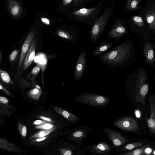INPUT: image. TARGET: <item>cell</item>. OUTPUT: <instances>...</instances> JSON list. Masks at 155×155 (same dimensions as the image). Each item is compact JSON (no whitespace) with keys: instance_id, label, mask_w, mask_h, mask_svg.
<instances>
[{"instance_id":"obj_23","label":"cell","mask_w":155,"mask_h":155,"mask_svg":"<svg viewBox=\"0 0 155 155\" xmlns=\"http://www.w3.org/2000/svg\"><path fill=\"white\" fill-rule=\"evenodd\" d=\"M131 19L134 24L137 27L140 28L144 27V20L141 15H134L131 18Z\"/></svg>"},{"instance_id":"obj_29","label":"cell","mask_w":155,"mask_h":155,"mask_svg":"<svg viewBox=\"0 0 155 155\" xmlns=\"http://www.w3.org/2000/svg\"><path fill=\"white\" fill-rule=\"evenodd\" d=\"M18 129L21 135L25 138L27 133V128L26 126L22 124L19 123L18 124Z\"/></svg>"},{"instance_id":"obj_18","label":"cell","mask_w":155,"mask_h":155,"mask_svg":"<svg viewBox=\"0 0 155 155\" xmlns=\"http://www.w3.org/2000/svg\"><path fill=\"white\" fill-rule=\"evenodd\" d=\"M143 0H126L124 9L125 13L140 9V5Z\"/></svg>"},{"instance_id":"obj_43","label":"cell","mask_w":155,"mask_h":155,"mask_svg":"<svg viewBox=\"0 0 155 155\" xmlns=\"http://www.w3.org/2000/svg\"><path fill=\"white\" fill-rule=\"evenodd\" d=\"M72 154V152L70 150L66 151L64 154V155H71Z\"/></svg>"},{"instance_id":"obj_31","label":"cell","mask_w":155,"mask_h":155,"mask_svg":"<svg viewBox=\"0 0 155 155\" xmlns=\"http://www.w3.org/2000/svg\"><path fill=\"white\" fill-rule=\"evenodd\" d=\"M18 53V51L17 50H15L12 52L9 58L11 62H13L15 61Z\"/></svg>"},{"instance_id":"obj_33","label":"cell","mask_w":155,"mask_h":155,"mask_svg":"<svg viewBox=\"0 0 155 155\" xmlns=\"http://www.w3.org/2000/svg\"><path fill=\"white\" fill-rule=\"evenodd\" d=\"M8 99L6 97L0 96V104L4 105H7L9 103Z\"/></svg>"},{"instance_id":"obj_32","label":"cell","mask_w":155,"mask_h":155,"mask_svg":"<svg viewBox=\"0 0 155 155\" xmlns=\"http://www.w3.org/2000/svg\"><path fill=\"white\" fill-rule=\"evenodd\" d=\"M0 90L4 93L5 94L9 96L12 95L11 93L6 89L0 82Z\"/></svg>"},{"instance_id":"obj_35","label":"cell","mask_w":155,"mask_h":155,"mask_svg":"<svg viewBox=\"0 0 155 155\" xmlns=\"http://www.w3.org/2000/svg\"><path fill=\"white\" fill-rule=\"evenodd\" d=\"M135 115L137 118L140 119L141 117V113L140 111L136 109L135 111Z\"/></svg>"},{"instance_id":"obj_16","label":"cell","mask_w":155,"mask_h":155,"mask_svg":"<svg viewBox=\"0 0 155 155\" xmlns=\"http://www.w3.org/2000/svg\"><path fill=\"white\" fill-rule=\"evenodd\" d=\"M114 42H107L105 41H101L94 49L93 55L94 56H99L108 51L115 44Z\"/></svg>"},{"instance_id":"obj_39","label":"cell","mask_w":155,"mask_h":155,"mask_svg":"<svg viewBox=\"0 0 155 155\" xmlns=\"http://www.w3.org/2000/svg\"><path fill=\"white\" fill-rule=\"evenodd\" d=\"M47 137L44 136L43 137H39L35 140H33L32 141L41 142L46 139Z\"/></svg>"},{"instance_id":"obj_10","label":"cell","mask_w":155,"mask_h":155,"mask_svg":"<svg viewBox=\"0 0 155 155\" xmlns=\"http://www.w3.org/2000/svg\"><path fill=\"white\" fill-rule=\"evenodd\" d=\"M86 62V54L83 50L80 54L74 69V78L76 81L79 80L84 72Z\"/></svg>"},{"instance_id":"obj_30","label":"cell","mask_w":155,"mask_h":155,"mask_svg":"<svg viewBox=\"0 0 155 155\" xmlns=\"http://www.w3.org/2000/svg\"><path fill=\"white\" fill-rule=\"evenodd\" d=\"M54 126L53 124H51L45 123L36 126L35 127V128L37 129L47 130L53 128Z\"/></svg>"},{"instance_id":"obj_41","label":"cell","mask_w":155,"mask_h":155,"mask_svg":"<svg viewBox=\"0 0 155 155\" xmlns=\"http://www.w3.org/2000/svg\"><path fill=\"white\" fill-rule=\"evenodd\" d=\"M72 0H63V5L64 6L70 4Z\"/></svg>"},{"instance_id":"obj_44","label":"cell","mask_w":155,"mask_h":155,"mask_svg":"<svg viewBox=\"0 0 155 155\" xmlns=\"http://www.w3.org/2000/svg\"><path fill=\"white\" fill-rule=\"evenodd\" d=\"M35 87L38 89H41V87L38 85H37L35 86Z\"/></svg>"},{"instance_id":"obj_12","label":"cell","mask_w":155,"mask_h":155,"mask_svg":"<svg viewBox=\"0 0 155 155\" xmlns=\"http://www.w3.org/2000/svg\"><path fill=\"white\" fill-rule=\"evenodd\" d=\"M37 43V38H34L23 62V68L24 71L30 66L35 58Z\"/></svg>"},{"instance_id":"obj_40","label":"cell","mask_w":155,"mask_h":155,"mask_svg":"<svg viewBox=\"0 0 155 155\" xmlns=\"http://www.w3.org/2000/svg\"><path fill=\"white\" fill-rule=\"evenodd\" d=\"M148 147H147L145 149V154H150L152 151L151 148Z\"/></svg>"},{"instance_id":"obj_1","label":"cell","mask_w":155,"mask_h":155,"mask_svg":"<svg viewBox=\"0 0 155 155\" xmlns=\"http://www.w3.org/2000/svg\"><path fill=\"white\" fill-rule=\"evenodd\" d=\"M137 52L133 40H128L101 54L98 59L112 68L128 67L136 59Z\"/></svg>"},{"instance_id":"obj_7","label":"cell","mask_w":155,"mask_h":155,"mask_svg":"<svg viewBox=\"0 0 155 155\" xmlns=\"http://www.w3.org/2000/svg\"><path fill=\"white\" fill-rule=\"evenodd\" d=\"M35 34V30H32L26 37L22 45L18 62V69H20L23 64L25 56L34 38Z\"/></svg>"},{"instance_id":"obj_13","label":"cell","mask_w":155,"mask_h":155,"mask_svg":"<svg viewBox=\"0 0 155 155\" xmlns=\"http://www.w3.org/2000/svg\"><path fill=\"white\" fill-rule=\"evenodd\" d=\"M144 21H146L148 25L149 28L155 31V5L153 4L149 6L143 17L142 16Z\"/></svg>"},{"instance_id":"obj_25","label":"cell","mask_w":155,"mask_h":155,"mask_svg":"<svg viewBox=\"0 0 155 155\" xmlns=\"http://www.w3.org/2000/svg\"><path fill=\"white\" fill-rule=\"evenodd\" d=\"M54 129H55L54 128H52L50 129L44 130H41L33 135L30 137V138L35 139L45 136L51 133L54 130Z\"/></svg>"},{"instance_id":"obj_34","label":"cell","mask_w":155,"mask_h":155,"mask_svg":"<svg viewBox=\"0 0 155 155\" xmlns=\"http://www.w3.org/2000/svg\"><path fill=\"white\" fill-rule=\"evenodd\" d=\"M41 20L42 22L45 25H49L50 24L51 22L49 19L47 18L42 17Z\"/></svg>"},{"instance_id":"obj_46","label":"cell","mask_w":155,"mask_h":155,"mask_svg":"<svg viewBox=\"0 0 155 155\" xmlns=\"http://www.w3.org/2000/svg\"><path fill=\"white\" fill-rule=\"evenodd\" d=\"M1 53L0 51V62H1Z\"/></svg>"},{"instance_id":"obj_9","label":"cell","mask_w":155,"mask_h":155,"mask_svg":"<svg viewBox=\"0 0 155 155\" xmlns=\"http://www.w3.org/2000/svg\"><path fill=\"white\" fill-rule=\"evenodd\" d=\"M143 53L145 61L150 65L153 72L155 67L154 49L153 45L149 42L144 43Z\"/></svg>"},{"instance_id":"obj_27","label":"cell","mask_w":155,"mask_h":155,"mask_svg":"<svg viewBox=\"0 0 155 155\" xmlns=\"http://www.w3.org/2000/svg\"><path fill=\"white\" fill-rule=\"evenodd\" d=\"M41 92V89L36 88L30 91L28 93V94L32 98L37 99L40 96Z\"/></svg>"},{"instance_id":"obj_47","label":"cell","mask_w":155,"mask_h":155,"mask_svg":"<svg viewBox=\"0 0 155 155\" xmlns=\"http://www.w3.org/2000/svg\"><path fill=\"white\" fill-rule=\"evenodd\" d=\"M107 0H102L101 2H104V1H106Z\"/></svg>"},{"instance_id":"obj_45","label":"cell","mask_w":155,"mask_h":155,"mask_svg":"<svg viewBox=\"0 0 155 155\" xmlns=\"http://www.w3.org/2000/svg\"><path fill=\"white\" fill-rule=\"evenodd\" d=\"M155 150H154L152 152H151V153L150 154V155H155Z\"/></svg>"},{"instance_id":"obj_15","label":"cell","mask_w":155,"mask_h":155,"mask_svg":"<svg viewBox=\"0 0 155 155\" xmlns=\"http://www.w3.org/2000/svg\"><path fill=\"white\" fill-rule=\"evenodd\" d=\"M8 5L10 13L13 17L17 18L21 14L22 7L16 0H8Z\"/></svg>"},{"instance_id":"obj_19","label":"cell","mask_w":155,"mask_h":155,"mask_svg":"<svg viewBox=\"0 0 155 155\" xmlns=\"http://www.w3.org/2000/svg\"><path fill=\"white\" fill-rule=\"evenodd\" d=\"M54 109L56 112L68 120L74 121L78 119L74 115L62 109L55 107H54Z\"/></svg>"},{"instance_id":"obj_36","label":"cell","mask_w":155,"mask_h":155,"mask_svg":"<svg viewBox=\"0 0 155 155\" xmlns=\"http://www.w3.org/2000/svg\"><path fill=\"white\" fill-rule=\"evenodd\" d=\"M40 117L41 119H43L44 120L47 121H49L51 122L52 123H54V121L53 120L51 119V118L45 117L44 116H40Z\"/></svg>"},{"instance_id":"obj_3","label":"cell","mask_w":155,"mask_h":155,"mask_svg":"<svg viewBox=\"0 0 155 155\" xmlns=\"http://www.w3.org/2000/svg\"><path fill=\"white\" fill-rule=\"evenodd\" d=\"M103 4V2L101 1L94 7L90 8H83L76 10L73 13V15L90 21L93 24L101 14V6Z\"/></svg>"},{"instance_id":"obj_8","label":"cell","mask_w":155,"mask_h":155,"mask_svg":"<svg viewBox=\"0 0 155 155\" xmlns=\"http://www.w3.org/2000/svg\"><path fill=\"white\" fill-rule=\"evenodd\" d=\"M103 130L115 146H120L128 141L126 137L117 131L108 128H105Z\"/></svg>"},{"instance_id":"obj_6","label":"cell","mask_w":155,"mask_h":155,"mask_svg":"<svg viewBox=\"0 0 155 155\" xmlns=\"http://www.w3.org/2000/svg\"><path fill=\"white\" fill-rule=\"evenodd\" d=\"M85 102L95 107H104L109 101V99L106 97L99 95L87 94L84 97Z\"/></svg>"},{"instance_id":"obj_26","label":"cell","mask_w":155,"mask_h":155,"mask_svg":"<svg viewBox=\"0 0 155 155\" xmlns=\"http://www.w3.org/2000/svg\"><path fill=\"white\" fill-rule=\"evenodd\" d=\"M143 143V141H141L128 143L123 147L122 149L124 150H132L140 147L142 145Z\"/></svg>"},{"instance_id":"obj_38","label":"cell","mask_w":155,"mask_h":155,"mask_svg":"<svg viewBox=\"0 0 155 155\" xmlns=\"http://www.w3.org/2000/svg\"><path fill=\"white\" fill-rule=\"evenodd\" d=\"M45 123L46 122L44 121L40 120H36L34 121L33 124L34 125H39Z\"/></svg>"},{"instance_id":"obj_17","label":"cell","mask_w":155,"mask_h":155,"mask_svg":"<svg viewBox=\"0 0 155 155\" xmlns=\"http://www.w3.org/2000/svg\"><path fill=\"white\" fill-rule=\"evenodd\" d=\"M0 149L9 152L19 153L21 152L19 147L5 138L0 137Z\"/></svg>"},{"instance_id":"obj_21","label":"cell","mask_w":155,"mask_h":155,"mask_svg":"<svg viewBox=\"0 0 155 155\" xmlns=\"http://www.w3.org/2000/svg\"><path fill=\"white\" fill-rule=\"evenodd\" d=\"M41 69V68L40 65L39 64H37L28 75V78L32 84H35V80Z\"/></svg>"},{"instance_id":"obj_20","label":"cell","mask_w":155,"mask_h":155,"mask_svg":"<svg viewBox=\"0 0 155 155\" xmlns=\"http://www.w3.org/2000/svg\"><path fill=\"white\" fill-rule=\"evenodd\" d=\"M93 149L94 151L99 154H104L106 153L110 150V147L109 145L104 142L99 143L95 146Z\"/></svg>"},{"instance_id":"obj_37","label":"cell","mask_w":155,"mask_h":155,"mask_svg":"<svg viewBox=\"0 0 155 155\" xmlns=\"http://www.w3.org/2000/svg\"><path fill=\"white\" fill-rule=\"evenodd\" d=\"M83 135V133L81 131H77L73 134V136L76 137H81Z\"/></svg>"},{"instance_id":"obj_42","label":"cell","mask_w":155,"mask_h":155,"mask_svg":"<svg viewBox=\"0 0 155 155\" xmlns=\"http://www.w3.org/2000/svg\"><path fill=\"white\" fill-rule=\"evenodd\" d=\"M86 0H74V4L75 6H77L82 2Z\"/></svg>"},{"instance_id":"obj_24","label":"cell","mask_w":155,"mask_h":155,"mask_svg":"<svg viewBox=\"0 0 155 155\" xmlns=\"http://www.w3.org/2000/svg\"><path fill=\"white\" fill-rule=\"evenodd\" d=\"M148 147V145H145L141 147L132 150L122 154L123 155H143L145 154V149Z\"/></svg>"},{"instance_id":"obj_14","label":"cell","mask_w":155,"mask_h":155,"mask_svg":"<svg viewBox=\"0 0 155 155\" xmlns=\"http://www.w3.org/2000/svg\"><path fill=\"white\" fill-rule=\"evenodd\" d=\"M149 87V83L145 84L139 90L134 92L135 101L144 104L145 99L148 93Z\"/></svg>"},{"instance_id":"obj_28","label":"cell","mask_w":155,"mask_h":155,"mask_svg":"<svg viewBox=\"0 0 155 155\" xmlns=\"http://www.w3.org/2000/svg\"><path fill=\"white\" fill-rule=\"evenodd\" d=\"M57 35L63 38L68 40L73 39L72 36L67 32L61 29L58 30L56 32Z\"/></svg>"},{"instance_id":"obj_5","label":"cell","mask_w":155,"mask_h":155,"mask_svg":"<svg viewBox=\"0 0 155 155\" xmlns=\"http://www.w3.org/2000/svg\"><path fill=\"white\" fill-rule=\"evenodd\" d=\"M114 124L123 130L136 132L139 129L137 121L131 117H125L115 121Z\"/></svg>"},{"instance_id":"obj_2","label":"cell","mask_w":155,"mask_h":155,"mask_svg":"<svg viewBox=\"0 0 155 155\" xmlns=\"http://www.w3.org/2000/svg\"><path fill=\"white\" fill-rule=\"evenodd\" d=\"M114 11V8L111 6L106 7L100 16L97 18L93 23L90 33L91 39L93 43H94L100 37Z\"/></svg>"},{"instance_id":"obj_22","label":"cell","mask_w":155,"mask_h":155,"mask_svg":"<svg viewBox=\"0 0 155 155\" xmlns=\"http://www.w3.org/2000/svg\"><path fill=\"white\" fill-rule=\"evenodd\" d=\"M0 82L2 83H5L12 85L13 82L8 73L5 71L0 68Z\"/></svg>"},{"instance_id":"obj_11","label":"cell","mask_w":155,"mask_h":155,"mask_svg":"<svg viewBox=\"0 0 155 155\" xmlns=\"http://www.w3.org/2000/svg\"><path fill=\"white\" fill-rule=\"evenodd\" d=\"M150 114L149 118L147 119V124L150 131L153 133H155V97L153 94L149 96Z\"/></svg>"},{"instance_id":"obj_4","label":"cell","mask_w":155,"mask_h":155,"mask_svg":"<svg viewBox=\"0 0 155 155\" xmlns=\"http://www.w3.org/2000/svg\"><path fill=\"white\" fill-rule=\"evenodd\" d=\"M128 33L127 29L121 18L116 19L108 31L107 35L115 39V41Z\"/></svg>"}]
</instances>
